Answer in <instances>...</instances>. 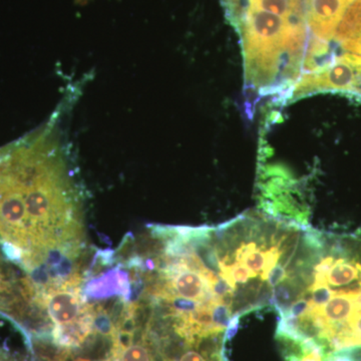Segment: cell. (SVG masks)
<instances>
[{
    "instance_id": "3957f363",
    "label": "cell",
    "mask_w": 361,
    "mask_h": 361,
    "mask_svg": "<svg viewBox=\"0 0 361 361\" xmlns=\"http://www.w3.org/2000/svg\"><path fill=\"white\" fill-rule=\"evenodd\" d=\"M331 253L334 255V261L324 281L329 286L332 287H361V264L353 260L341 257L343 249L341 246L332 247Z\"/></svg>"
},
{
    "instance_id": "6da1fadb",
    "label": "cell",
    "mask_w": 361,
    "mask_h": 361,
    "mask_svg": "<svg viewBox=\"0 0 361 361\" xmlns=\"http://www.w3.org/2000/svg\"><path fill=\"white\" fill-rule=\"evenodd\" d=\"M85 273L49 285L37 293L35 304L47 316L51 339L59 348H80L96 331V313L82 295Z\"/></svg>"
},
{
    "instance_id": "7a4b0ae2",
    "label": "cell",
    "mask_w": 361,
    "mask_h": 361,
    "mask_svg": "<svg viewBox=\"0 0 361 361\" xmlns=\"http://www.w3.org/2000/svg\"><path fill=\"white\" fill-rule=\"evenodd\" d=\"M137 329H114L110 355L104 361H154L146 336L137 339Z\"/></svg>"
},
{
    "instance_id": "5b68a950",
    "label": "cell",
    "mask_w": 361,
    "mask_h": 361,
    "mask_svg": "<svg viewBox=\"0 0 361 361\" xmlns=\"http://www.w3.org/2000/svg\"><path fill=\"white\" fill-rule=\"evenodd\" d=\"M0 361H28L25 356L13 355L9 351L0 349Z\"/></svg>"
},
{
    "instance_id": "277c9868",
    "label": "cell",
    "mask_w": 361,
    "mask_h": 361,
    "mask_svg": "<svg viewBox=\"0 0 361 361\" xmlns=\"http://www.w3.org/2000/svg\"><path fill=\"white\" fill-rule=\"evenodd\" d=\"M240 318H241V316L237 314L233 316L231 320H230L229 325H228L227 329H226L224 336H223V343H224V345H226L227 342L232 341L233 338L236 336L237 332H238Z\"/></svg>"
},
{
    "instance_id": "8992f818",
    "label": "cell",
    "mask_w": 361,
    "mask_h": 361,
    "mask_svg": "<svg viewBox=\"0 0 361 361\" xmlns=\"http://www.w3.org/2000/svg\"><path fill=\"white\" fill-rule=\"evenodd\" d=\"M75 361H90V360H85V358H78Z\"/></svg>"
}]
</instances>
